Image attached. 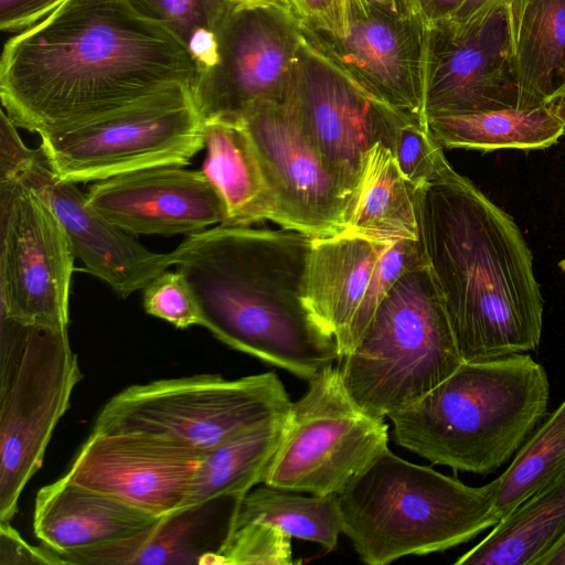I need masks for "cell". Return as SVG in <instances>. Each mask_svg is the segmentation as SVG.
<instances>
[{"instance_id":"obj_1","label":"cell","mask_w":565,"mask_h":565,"mask_svg":"<svg viewBox=\"0 0 565 565\" xmlns=\"http://www.w3.org/2000/svg\"><path fill=\"white\" fill-rule=\"evenodd\" d=\"M198 67L181 40L137 0H66L3 45L7 116L39 135L116 111L175 86Z\"/></svg>"},{"instance_id":"obj_2","label":"cell","mask_w":565,"mask_h":565,"mask_svg":"<svg viewBox=\"0 0 565 565\" xmlns=\"http://www.w3.org/2000/svg\"><path fill=\"white\" fill-rule=\"evenodd\" d=\"M419 239L462 362L537 349L543 297L519 226L454 169L417 193Z\"/></svg>"},{"instance_id":"obj_3","label":"cell","mask_w":565,"mask_h":565,"mask_svg":"<svg viewBox=\"0 0 565 565\" xmlns=\"http://www.w3.org/2000/svg\"><path fill=\"white\" fill-rule=\"evenodd\" d=\"M312 238L285 228L217 225L173 249L205 329L306 381L339 360L334 339L303 300Z\"/></svg>"},{"instance_id":"obj_4","label":"cell","mask_w":565,"mask_h":565,"mask_svg":"<svg viewBox=\"0 0 565 565\" xmlns=\"http://www.w3.org/2000/svg\"><path fill=\"white\" fill-rule=\"evenodd\" d=\"M548 399L545 369L519 353L462 362L388 418L399 446L435 465L488 475L514 457L546 416Z\"/></svg>"},{"instance_id":"obj_5","label":"cell","mask_w":565,"mask_h":565,"mask_svg":"<svg viewBox=\"0 0 565 565\" xmlns=\"http://www.w3.org/2000/svg\"><path fill=\"white\" fill-rule=\"evenodd\" d=\"M498 486H468L387 447L339 493L342 533L369 565L444 552L500 522Z\"/></svg>"},{"instance_id":"obj_6","label":"cell","mask_w":565,"mask_h":565,"mask_svg":"<svg viewBox=\"0 0 565 565\" xmlns=\"http://www.w3.org/2000/svg\"><path fill=\"white\" fill-rule=\"evenodd\" d=\"M342 361L348 393L364 412L380 418L417 402L460 366L427 264L395 281L356 348Z\"/></svg>"},{"instance_id":"obj_7","label":"cell","mask_w":565,"mask_h":565,"mask_svg":"<svg viewBox=\"0 0 565 565\" xmlns=\"http://www.w3.org/2000/svg\"><path fill=\"white\" fill-rule=\"evenodd\" d=\"M81 379L67 329L0 315V522L17 514Z\"/></svg>"},{"instance_id":"obj_8","label":"cell","mask_w":565,"mask_h":565,"mask_svg":"<svg viewBox=\"0 0 565 565\" xmlns=\"http://www.w3.org/2000/svg\"><path fill=\"white\" fill-rule=\"evenodd\" d=\"M291 401L274 372L224 379L214 374L128 386L100 409L93 430L151 434L202 452L285 419Z\"/></svg>"},{"instance_id":"obj_9","label":"cell","mask_w":565,"mask_h":565,"mask_svg":"<svg viewBox=\"0 0 565 565\" xmlns=\"http://www.w3.org/2000/svg\"><path fill=\"white\" fill-rule=\"evenodd\" d=\"M40 148L66 181L186 164L204 148V122L192 89L175 86L116 111L41 134Z\"/></svg>"},{"instance_id":"obj_10","label":"cell","mask_w":565,"mask_h":565,"mask_svg":"<svg viewBox=\"0 0 565 565\" xmlns=\"http://www.w3.org/2000/svg\"><path fill=\"white\" fill-rule=\"evenodd\" d=\"M388 425L350 396L329 365L291 403L266 484L308 494H339L386 448Z\"/></svg>"},{"instance_id":"obj_11","label":"cell","mask_w":565,"mask_h":565,"mask_svg":"<svg viewBox=\"0 0 565 565\" xmlns=\"http://www.w3.org/2000/svg\"><path fill=\"white\" fill-rule=\"evenodd\" d=\"M75 258L50 204L18 179L0 180V315L67 329Z\"/></svg>"},{"instance_id":"obj_12","label":"cell","mask_w":565,"mask_h":565,"mask_svg":"<svg viewBox=\"0 0 565 565\" xmlns=\"http://www.w3.org/2000/svg\"><path fill=\"white\" fill-rule=\"evenodd\" d=\"M301 40L289 8L235 6L218 34L217 62L192 92L202 120L239 121L255 106L284 103Z\"/></svg>"},{"instance_id":"obj_13","label":"cell","mask_w":565,"mask_h":565,"mask_svg":"<svg viewBox=\"0 0 565 565\" xmlns=\"http://www.w3.org/2000/svg\"><path fill=\"white\" fill-rule=\"evenodd\" d=\"M286 100L307 141L352 200L369 151L377 142L392 149L398 128L411 121L303 40Z\"/></svg>"},{"instance_id":"obj_14","label":"cell","mask_w":565,"mask_h":565,"mask_svg":"<svg viewBox=\"0 0 565 565\" xmlns=\"http://www.w3.org/2000/svg\"><path fill=\"white\" fill-rule=\"evenodd\" d=\"M519 98L507 0L428 24L425 118L519 108Z\"/></svg>"},{"instance_id":"obj_15","label":"cell","mask_w":565,"mask_h":565,"mask_svg":"<svg viewBox=\"0 0 565 565\" xmlns=\"http://www.w3.org/2000/svg\"><path fill=\"white\" fill-rule=\"evenodd\" d=\"M0 137V180L18 179L41 195L64 226L75 257L121 298L174 266L173 250L151 252L108 221L76 183L54 173L40 147L23 143L17 128L3 129Z\"/></svg>"},{"instance_id":"obj_16","label":"cell","mask_w":565,"mask_h":565,"mask_svg":"<svg viewBox=\"0 0 565 565\" xmlns=\"http://www.w3.org/2000/svg\"><path fill=\"white\" fill-rule=\"evenodd\" d=\"M300 23V22H299ZM302 40L371 96L406 119L426 125L425 60L428 23L347 0L343 35L300 23Z\"/></svg>"},{"instance_id":"obj_17","label":"cell","mask_w":565,"mask_h":565,"mask_svg":"<svg viewBox=\"0 0 565 565\" xmlns=\"http://www.w3.org/2000/svg\"><path fill=\"white\" fill-rule=\"evenodd\" d=\"M241 121L273 189L275 223L310 237L344 232L352 199L307 141L287 100L255 106Z\"/></svg>"},{"instance_id":"obj_18","label":"cell","mask_w":565,"mask_h":565,"mask_svg":"<svg viewBox=\"0 0 565 565\" xmlns=\"http://www.w3.org/2000/svg\"><path fill=\"white\" fill-rule=\"evenodd\" d=\"M204 454L151 434L92 430L65 475L160 518L181 509Z\"/></svg>"},{"instance_id":"obj_19","label":"cell","mask_w":565,"mask_h":565,"mask_svg":"<svg viewBox=\"0 0 565 565\" xmlns=\"http://www.w3.org/2000/svg\"><path fill=\"white\" fill-rule=\"evenodd\" d=\"M93 207L129 234H194L225 220L223 202L202 171L177 166L95 182Z\"/></svg>"},{"instance_id":"obj_20","label":"cell","mask_w":565,"mask_h":565,"mask_svg":"<svg viewBox=\"0 0 565 565\" xmlns=\"http://www.w3.org/2000/svg\"><path fill=\"white\" fill-rule=\"evenodd\" d=\"M390 244L345 232L311 241L303 300L318 324L334 339L339 360L353 351L358 311Z\"/></svg>"},{"instance_id":"obj_21","label":"cell","mask_w":565,"mask_h":565,"mask_svg":"<svg viewBox=\"0 0 565 565\" xmlns=\"http://www.w3.org/2000/svg\"><path fill=\"white\" fill-rule=\"evenodd\" d=\"M160 518L64 475L38 491L33 531L42 545L61 554L124 539Z\"/></svg>"},{"instance_id":"obj_22","label":"cell","mask_w":565,"mask_h":565,"mask_svg":"<svg viewBox=\"0 0 565 565\" xmlns=\"http://www.w3.org/2000/svg\"><path fill=\"white\" fill-rule=\"evenodd\" d=\"M204 122L202 172L215 188L225 211L220 225L249 226L276 220V201L258 150L244 124Z\"/></svg>"},{"instance_id":"obj_23","label":"cell","mask_w":565,"mask_h":565,"mask_svg":"<svg viewBox=\"0 0 565 565\" xmlns=\"http://www.w3.org/2000/svg\"><path fill=\"white\" fill-rule=\"evenodd\" d=\"M519 108L547 105L565 88V0H507Z\"/></svg>"},{"instance_id":"obj_24","label":"cell","mask_w":565,"mask_h":565,"mask_svg":"<svg viewBox=\"0 0 565 565\" xmlns=\"http://www.w3.org/2000/svg\"><path fill=\"white\" fill-rule=\"evenodd\" d=\"M221 500V499H220ZM218 500L161 516L124 539L57 554L64 564L184 565L202 564L209 553L204 537L214 522Z\"/></svg>"},{"instance_id":"obj_25","label":"cell","mask_w":565,"mask_h":565,"mask_svg":"<svg viewBox=\"0 0 565 565\" xmlns=\"http://www.w3.org/2000/svg\"><path fill=\"white\" fill-rule=\"evenodd\" d=\"M417 193L391 149L377 142L365 158L344 232L380 243L418 239Z\"/></svg>"},{"instance_id":"obj_26","label":"cell","mask_w":565,"mask_h":565,"mask_svg":"<svg viewBox=\"0 0 565 565\" xmlns=\"http://www.w3.org/2000/svg\"><path fill=\"white\" fill-rule=\"evenodd\" d=\"M565 533V471L500 520L457 565H535Z\"/></svg>"},{"instance_id":"obj_27","label":"cell","mask_w":565,"mask_h":565,"mask_svg":"<svg viewBox=\"0 0 565 565\" xmlns=\"http://www.w3.org/2000/svg\"><path fill=\"white\" fill-rule=\"evenodd\" d=\"M426 125L443 148L480 151L544 149L565 132L564 122L546 105L434 116Z\"/></svg>"},{"instance_id":"obj_28","label":"cell","mask_w":565,"mask_h":565,"mask_svg":"<svg viewBox=\"0 0 565 565\" xmlns=\"http://www.w3.org/2000/svg\"><path fill=\"white\" fill-rule=\"evenodd\" d=\"M285 419L263 425L206 451L180 510L220 499H242L262 484L279 446Z\"/></svg>"},{"instance_id":"obj_29","label":"cell","mask_w":565,"mask_h":565,"mask_svg":"<svg viewBox=\"0 0 565 565\" xmlns=\"http://www.w3.org/2000/svg\"><path fill=\"white\" fill-rule=\"evenodd\" d=\"M307 494L262 483L238 500L230 530L262 522L332 551L342 533L339 494Z\"/></svg>"},{"instance_id":"obj_30","label":"cell","mask_w":565,"mask_h":565,"mask_svg":"<svg viewBox=\"0 0 565 565\" xmlns=\"http://www.w3.org/2000/svg\"><path fill=\"white\" fill-rule=\"evenodd\" d=\"M565 471V398L531 434L500 475L495 512L503 519Z\"/></svg>"},{"instance_id":"obj_31","label":"cell","mask_w":565,"mask_h":565,"mask_svg":"<svg viewBox=\"0 0 565 565\" xmlns=\"http://www.w3.org/2000/svg\"><path fill=\"white\" fill-rule=\"evenodd\" d=\"M137 1L181 40L199 74L215 65L220 31L235 7L231 0Z\"/></svg>"},{"instance_id":"obj_32","label":"cell","mask_w":565,"mask_h":565,"mask_svg":"<svg viewBox=\"0 0 565 565\" xmlns=\"http://www.w3.org/2000/svg\"><path fill=\"white\" fill-rule=\"evenodd\" d=\"M202 564L290 565L291 536L270 524L247 522L232 527L216 552L209 553Z\"/></svg>"},{"instance_id":"obj_33","label":"cell","mask_w":565,"mask_h":565,"mask_svg":"<svg viewBox=\"0 0 565 565\" xmlns=\"http://www.w3.org/2000/svg\"><path fill=\"white\" fill-rule=\"evenodd\" d=\"M391 151L403 175L418 189L443 179L452 170L443 147L425 125L404 122Z\"/></svg>"},{"instance_id":"obj_34","label":"cell","mask_w":565,"mask_h":565,"mask_svg":"<svg viewBox=\"0 0 565 565\" xmlns=\"http://www.w3.org/2000/svg\"><path fill=\"white\" fill-rule=\"evenodd\" d=\"M143 308L147 313L175 328L203 327V315L196 297L184 276L164 270L143 288Z\"/></svg>"},{"instance_id":"obj_35","label":"cell","mask_w":565,"mask_h":565,"mask_svg":"<svg viewBox=\"0 0 565 565\" xmlns=\"http://www.w3.org/2000/svg\"><path fill=\"white\" fill-rule=\"evenodd\" d=\"M300 23L343 35L347 29V0H288Z\"/></svg>"},{"instance_id":"obj_36","label":"cell","mask_w":565,"mask_h":565,"mask_svg":"<svg viewBox=\"0 0 565 565\" xmlns=\"http://www.w3.org/2000/svg\"><path fill=\"white\" fill-rule=\"evenodd\" d=\"M58 565L64 562L52 550L30 545L10 522H0V565Z\"/></svg>"},{"instance_id":"obj_37","label":"cell","mask_w":565,"mask_h":565,"mask_svg":"<svg viewBox=\"0 0 565 565\" xmlns=\"http://www.w3.org/2000/svg\"><path fill=\"white\" fill-rule=\"evenodd\" d=\"M66 0H0V29L14 33L29 29Z\"/></svg>"},{"instance_id":"obj_38","label":"cell","mask_w":565,"mask_h":565,"mask_svg":"<svg viewBox=\"0 0 565 565\" xmlns=\"http://www.w3.org/2000/svg\"><path fill=\"white\" fill-rule=\"evenodd\" d=\"M367 9L402 19L423 18L416 0H352Z\"/></svg>"},{"instance_id":"obj_39","label":"cell","mask_w":565,"mask_h":565,"mask_svg":"<svg viewBox=\"0 0 565 565\" xmlns=\"http://www.w3.org/2000/svg\"><path fill=\"white\" fill-rule=\"evenodd\" d=\"M465 0H416L423 19L429 24L451 18Z\"/></svg>"},{"instance_id":"obj_40","label":"cell","mask_w":565,"mask_h":565,"mask_svg":"<svg viewBox=\"0 0 565 565\" xmlns=\"http://www.w3.org/2000/svg\"><path fill=\"white\" fill-rule=\"evenodd\" d=\"M497 1L498 0H465L450 19L458 22L467 21Z\"/></svg>"},{"instance_id":"obj_41","label":"cell","mask_w":565,"mask_h":565,"mask_svg":"<svg viewBox=\"0 0 565 565\" xmlns=\"http://www.w3.org/2000/svg\"><path fill=\"white\" fill-rule=\"evenodd\" d=\"M535 565H565V533L535 562Z\"/></svg>"},{"instance_id":"obj_42","label":"cell","mask_w":565,"mask_h":565,"mask_svg":"<svg viewBox=\"0 0 565 565\" xmlns=\"http://www.w3.org/2000/svg\"><path fill=\"white\" fill-rule=\"evenodd\" d=\"M546 106L564 122L565 125V88Z\"/></svg>"},{"instance_id":"obj_43","label":"cell","mask_w":565,"mask_h":565,"mask_svg":"<svg viewBox=\"0 0 565 565\" xmlns=\"http://www.w3.org/2000/svg\"><path fill=\"white\" fill-rule=\"evenodd\" d=\"M231 1L235 6L278 4V6L289 8L288 0H231Z\"/></svg>"},{"instance_id":"obj_44","label":"cell","mask_w":565,"mask_h":565,"mask_svg":"<svg viewBox=\"0 0 565 565\" xmlns=\"http://www.w3.org/2000/svg\"><path fill=\"white\" fill-rule=\"evenodd\" d=\"M558 266L562 269V271L565 274V259L561 260Z\"/></svg>"}]
</instances>
